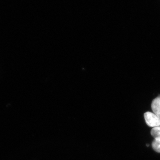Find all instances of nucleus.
Masks as SVG:
<instances>
[{
	"label": "nucleus",
	"instance_id": "nucleus-5",
	"mask_svg": "<svg viewBox=\"0 0 160 160\" xmlns=\"http://www.w3.org/2000/svg\"><path fill=\"white\" fill-rule=\"evenodd\" d=\"M149 146V145H148V144H147V146H148H148Z\"/></svg>",
	"mask_w": 160,
	"mask_h": 160
},
{
	"label": "nucleus",
	"instance_id": "nucleus-2",
	"mask_svg": "<svg viewBox=\"0 0 160 160\" xmlns=\"http://www.w3.org/2000/svg\"><path fill=\"white\" fill-rule=\"evenodd\" d=\"M151 108L153 113L160 119V95L152 100Z\"/></svg>",
	"mask_w": 160,
	"mask_h": 160
},
{
	"label": "nucleus",
	"instance_id": "nucleus-4",
	"mask_svg": "<svg viewBox=\"0 0 160 160\" xmlns=\"http://www.w3.org/2000/svg\"><path fill=\"white\" fill-rule=\"evenodd\" d=\"M152 146L155 151L158 152H160V141L153 140Z\"/></svg>",
	"mask_w": 160,
	"mask_h": 160
},
{
	"label": "nucleus",
	"instance_id": "nucleus-3",
	"mask_svg": "<svg viewBox=\"0 0 160 160\" xmlns=\"http://www.w3.org/2000/svg\"><path fill=\"white\" fill-rule=\"evenodd\" d=\"M151 134L154 138L155 140L160 141V126L152 128L151 131Z\"/></svg>",
	"mask_w": 160,
	"mask_h": 160
},
{
	"label": "nucleus",
	"instance_id": "nucleus-1",
	"mask_svg": "<svg viewBox=\"0 0 160 160\" xmlns=\"http://www.w3.org/2000/svg\"><path fill=\"white\" fill-rule=\"evenodd\" d=\"M144 118L146 124L149 127L154 128L160 126V119L153 112H146L144 114Z\"/></svg>",
	"mask_w": 160,
	"mask_h": 160
}]
</instances>
